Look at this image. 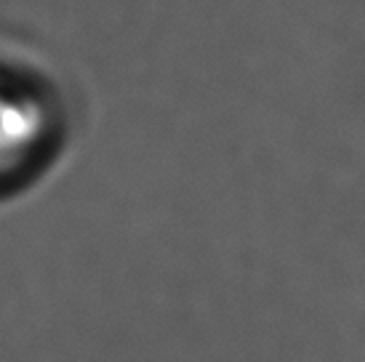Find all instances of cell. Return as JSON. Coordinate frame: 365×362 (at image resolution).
<instances>
[{"instance_id": "1", "label": "cell", "mask_w": 365, "mask_h": 362, "mask_svg": "<svg viewBox=\"0 0 365 362\" xmlns=\"http://www.w3.org/2000/svg\"><path fill=\"white\" fill-rule=\"evenodd\" d=\"M53 133L56 118L41 93L0 81V187L30 171Z\"/></svg>"}]
</instances>
